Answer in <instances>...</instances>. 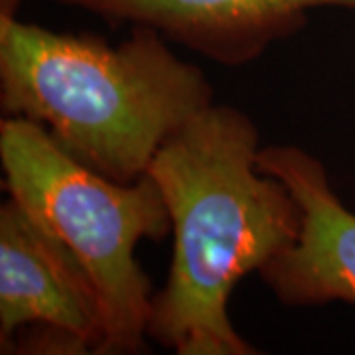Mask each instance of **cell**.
I'll return each mask as SVG.
<instances>
[{"instance_id": "obj_4", "label": "cell", "mask_w": 355, "mask_h": 355, "mask_svg": "<svg viewBox=\"0 0 355 355\" xmlns=\"http://www.w3.org/2000/svg\"><path fill=\"white\" fill-rule=\"evenodd\" d=\"M101 300L65 243L8 196L0 207V352L97 354Z\"/></svg>"}, {"instance_id": "obj_3", "label": "cell", "mask_w": 355, "mask_h": 355, "mask_svg": "<svg viewBox=\"0 0 355 355\" xmlns=\"http://www.w3.org/2000/svg\"><path fill=\"white\" fill-rule=\"evenodd\" d=\"M0 160L8 196L53 231L93 280L103 310L97 354H142L154 291L135 251L142 239L172 233L153 176L130 184L101 176L22 116L2 119Z\"/></svg>"}, {"instance_id": "obj_2", "label": "cell", "mask_w": 355, "mask_h": 355, "mask_svg": "<svg viewBox=\"0 0 355 355\" xmlns=\"http://www.w3.org/2000/svg\"><path fill=\"white\" fill-rule=\"evenodd\" d=\"M214 105L198 65L166 38L135 26L123 44L53 32L0 14V107L46 128L65 153L101 176H146L166 140Z\"/></svg>"}, {"instance_id": "obj_6", "label": "cell", "mask_w": 355, "mask_h": 355, "mask_svg": "<svg viewBox=\"0 0 355 355\" xmlns=\"http://www.w3.org/2000/svg\"><path fill=\"white\" fill-rule=\"evenodd\" d=\"M109 24L148 26L221 65L254 62L308 24L322 6L355 10V0H55Z\"/></svg>"}, {"instance_id": "obj_1", "label": "cell", "mask_w": 355, "mask_h": 355, "mask_svg": "<svg viewBox=\"0 0 355 355\" xmlns=\"http://www.w3.org/2000/svg\"><path fill=\"white\" fill-rule=\"evenodd\" d=\"M259 130L241 111L211 105L154 156L174 253L153 296L148 338L178 355H253L233 326L239 280L298 241L304 211L291 188L259 168Z\"/></svg>"}, {"instance_id": "obj_7", "label": "cell", "mask_w": 355, "mask_h": 355, "mask_svg": "<svg viewBox=\"0 0 355 355\" xmlns=\"http://www.w3.org/2000/svg\"><path fill=\"white\" fill-rule=\"evenodd\" d=\"M20 0H0V14H16Z\"/></svg>"}, {"instance_id": "obj_5", "label": "cell", "mask_w": 355, "mask_h": 355, "mask_svg": "<svg viewBox=\"0 0 355 355\" xmlns=\"http://www.w3.org/2000/svg\"><path fill=\"white\" fill-rule=\"evenodd\" d=\"M259 168L280 178L304 211L298 241L259 272L286 306L355 304V214L338 198L324 164L292 144L261 148Z\"/></svg>"}]
</instances>
